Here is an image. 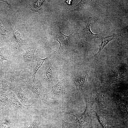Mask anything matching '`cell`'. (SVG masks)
I'll list each match as a JSON object with an SVG mask.
<instances>
[{"label":"cell","mask_w":128,"mask_h":128,"mask_svg":"<svg viewBox=\"0 0 128 128\" xmlns=\"http://www.w3.org/2000/svg\"><path fill=\"white\" fill-rule=\"evenodd\" d=\"M38 71L41 78L40 80L44 86L52 87L59 81L58 73L49 59L44 63Z\"/></svg>","instance_id":"6da1fadb"},{"label":"cell","mask_w":128,"mask_h":128,"mask_svg":"<svg viewBox=\"0 0 128 128\" xmlns=\"http://www.w3.org/2000/svg\"><path fill=\"white\" fill-rule=\"evenodd\" d=\"M86 107L84 111L79 114H73L70 115L76 118L75 122L78 124V128H93L92 116L93 103L89 102L88 99L85 98Z\"/></svg>","instance_id":"7a4b0ae2"},{"label":"cell","mask_w":128,"mask_h":128,"mask_svg":"<svg viewBox=\"0 0 128 128\" xmlns=\"http://www.w3.org/2000/svg\"><path fill=\"white\" fill-rule=\"evenodd\" d=\"M37 48L36 45L30 46L28 44L24 46L23 47L25 51L23 55V59L24 63V67L22 73L27 70L32 69L35 59L34 54Z\"/></svg>","instance_id":"3957f363"},{"label":"cell","mask_w":128,"mask_h":128,"mask_svg":"<svg viewBox=\"0 0 128 128\" xmlns=\"http://www.w3.org/2000/svg\"><path fill=\"white\" fill-rule=\"evenodd\" d=\"M64 83L62 80H59L51 87V89L46 95L47 98L59 102H64Z\"/></svg>","instance_id":"277c9868"},{"label":"cell","mask_w":128,"mask_h":128,"mask_svg":"<svg viewBox=\"0 0 128 128\" xmlns=\"http://www.w3.org/2000/svg\"><path fill=\"white\" fill-rule=\"evenodd\" d=\"M12 91L16 95L24 106H30L36 102L33 96L24 91L19 84Z\"/></svg>","instance_id":"5b68a950"},{"label":"cell","mask_w":128,"mask_h":128,"mask_svg":"<svg viewBox=\"0 0 128 128\" xmlns=\"http://www.w3.org/2000/svg\"><path fill=\"white\" fill-rule=\"evenodd\" d=\"M27 86L33 93V96L36 102L44 99L46 89L40 80L37 82L29 83Z\"/></svg>","instance_id":"8992f818"},{"label":"cell","mask_w":128,"mask_h":128,"mask_svg":"<svg viewBox=\"0 0 128 128\" xmlns=\"http://www.w3.org/2000/svg\"><path fill=\"white\" fill-rule=\"evenodd\" d=\"M89 75L87 72H82L77 74L73 78L72 84L76 87V91L73 94L80 90L83 91L88 85V79Z\"/></svg>","instance_id":"52a82bcc"},{"label":"cell","mask_w":128,"mask_h":128,"mask_svg":"<svg viewBox=\"0 0 128 128\" xmlns=\"http://www.w3.org/2000/svg\"><path fill=\"white\" fill-rule=\"evenodd\" d=\"M18 81L6 75L1 76L0 77L1 90L7 92L12 91L19 84Z\"/></svg>","instance_id":"ba28073f"},{"label":"cell","mask_w":128,"mask_h":128,"mask_svg":"<svg viewBox=\"0 0 128 128\" xmlns=\"http://www.w3.org/2000/svg\"><path fill=\"white\" fill-rule=\"evenodd\" d=\"M60 36L56 39H55L59 42V47L58 50L59 53H61L72 45L73 40L76 33L73 32L70 35L67 36L64 35L60 31Z\"/></svg>","instance_id":"9c48e42d"},{"label":"cell","mask_w":128,"mask_h":128,"mask_svg":"<svg viewBox=\"0 0 128 128\" xmlns=\"http://www.w3.org/2000/svg\"><path fill=\"white\" fill-rule=\"evenodd\" d=\"M9 32L8 35L11 40L18 44L21 50L23 46L28 45L23 39L18 31L16 30L11 22H9Z\"/></svg>","instance_id":"30bf717a"},{"label":"cell","mask_w":128,"mask_h":128,"mask_svg":"<svg viewBox=\"0 0 128 128\" xmlns=\"http://www.w3.org/2000/svg\"><path fill=\"white\" fill-rule=\"evenodd\" d=\"M9 102L7 109L18 112L26 111L25 107L20 102L16 95L13 92H9Z\"/></svg>","instance_id":"8fae6325"},{"label":"cell","mask_w":128,"mask_h":128,"mask_svg":"<svg viewBox=\"0 0 128 128\" xmlns=\"http://www.w3.org/2000/svg\"><path fill=\"white\" fill-rule=\"evenodd\" d=\"M93 100L92 102L96 103L102 110H105L107 107V104L105 95L100 89L94 91Z\"/></svg>","instance_id":"7c38bea8"},{"label":"cell","mask_w":128,"mask_h":128,"mask_svg":"<svg viewBox=\"0 0 128 128\" xmlns=\"http://www.w3.org/2000/svg\"><path fill=\"white\" fill-rule=\"evenodd\" d=\"M121 34L117 30L113 29L109 34L105 37H100L101 43L99 49V50L96 54V55L100 54L104 48L108 43L112 40L116 39L121 36Z\"/></svg>","instance_id":"4fadbf2b"},{"label":"cell","mask_w":128,"mask_h":128,"mask_svg":"<svg viewBox=\"0 0 128 128\" xmlns=\"http://www.w3.org/2000/svg\"><path fill=\"white\" fill-rule=\"evenodd\" d=\"M100 123L102 128H114L115 126L113 121L106 118V114L103 111L96 110L94 111Z\"/></svg>","instance_id":"5bb4252c"},{"label":"cell","mask_w":128,"mask_h":128,"mask_svg":"<svg viewBox=\"0 0 128 128\" xmlns=\"http://www.w3.org/2000/svg\"><path fill=\"white\" fill-rule=\"evenodd\" d=\"M92 17H90L88 18L87 23L85 27L82 30L81 32V37L84 38L87 41H91L92 39L100 38V34L93 33L90 29Z\"/></svg>","instance_id":"9a60e30c"},{"label":"cell","mask_w":128,"mask_h":128,"mask_svg":"<svg viewBox=\"0 0 128 128\" xmlns=\"http://www.w3.org/2000/svg\"><path fill=\"white\" fill-rule=\"evenodd\" d=\"M54 51L51 54L48 56L46 58L42 59L39 57L38 54H37L35 56V59L37 62V64L35 67L34 68L32 71V82H35L37 72L43 65L44 63L47 60L49 59L53 55L55 52Z\"/></svg>","instance_id":"2e32d148"},{"label":"cell","mask_w":128,"mask_h":128,"mask_svg":"<svg viewBox=\"0 0 128 128\" xmlns=\"http://www.w3.org/2000/svg\"><path fill=\"white\" fill-rule=\"evenodd\" d=\"M9 102V92L0 91V110L7 109Z\"/></svg>","instance_id":"e0dca14e"},{"label":"cell","mask_w":128,"mask_h":128,"mask_svg":"<svg viewBox=\"0 0 128 128\" xmlns=\"http://www.w3.org/2000/svg\"><path fill=\"white\" fill-rule=\"evenodd\" d=\"M41 117L40 115L35 116L31 121L20 128H42Z\"/></svg>","instance_id":"ac0fdd59"},{"label":"cell","mask_w":128,"mask_h":128,"mask_svg":"<svg viewBox=\"0 0 128 128\" xmlns=\"http://www.w3.org/2000/svg\"><path fill=\"white\" fill-rule=\"evenodd\" d=\"M115 100L118 110L123 116H128V109L126 105L119 99L115 98Z\"/></svg>","instance_id":"d6986e66"},{"label":"cell","mask_w":128,"mask_h":128,"mask_svg":"<svg viewBox=\"0 0 128 128\" xmlns=\"http://www.w3.org/2000/svg\"><path fill=\"white\" fill-rule=\"evenodd\" d=\"M10 55L8 51L0 45V62L3 65V62L5 60L8 62L10 61Z\"/></svg>","instance_id":"ffe728a7"},{"label":"cell","mask_w":128,"mask_h":128,"mask_svg":"<svg viewBox=\"0 0 128 128\" xmlns=\"http://www.w3.org/2000/svg\"><path fill=\"white\" fill-rule=\"evenodd\" d=\"M0 128H16L13 123L7 118H0Z\"/></svg>","instance_id":"44dd1931"},{"label":"cell","mask_w":128,"mask_h":128,"mask_svg":"<svg viewBox=\"0 0 128 128\" xmlns=\"http://www.w3.org/2000/svg\"><path fill=\"white\" fill-rule=\"evenodd\" d=\"M119 73H112L109 76L107 82L110 86L112 84L119 81L123 77V75Z\"/></svg>","instance_id":"7402d4cb"},{"label":"cell","mask_w":128,"mask_h":128,"mask_svg":"<svg viewBox=\"0 0 128 128\" xmlns=\"http://www.w3.org/2000/svg\"><path fill=\"white\" fill-rule=\"evenodd\" d=\"M44 1L43 0H38L31 2L29 5L31 10L35 12H38L41 9V6Z\"/></svg>","instance_id":"603a6c76"},{"label":"cell","mask_w":128,"mask_h":128,"mask_svg":"<svg viewBox=\"0 0 128 128\" xmlns=\"http://www.w3.org/2000/svg\"><path fill=\"white\" fill-rule=\"evenodd\" d=\"M62 124V128H78L77 123L75 122H68L60 117Z\"/></svg>","instance_id":"cb8c5ba5"},{"label":"cell","mask_w":128,"mask_h":128,"mask_svg":"<svg viewBox=\"0 0 128 128\" xmlns=\"http://www.w3.org/2000/svg\"><path fill=\"white\" fill-rule=\"evenodd\" d=\"M7 30L2 25L0 21V38L5 42H7L8 40L6 36Z\"/></svg>","instance_id":"d4e9b609"},{"label":"cell","mask_w":128,"mask_h":128,"mask_svg":"<svg viewBox=\"0 0 128 128\" xmlns=\"http://www.w3.org/2000/svg\"><path fill=\"white\" fill-rule=\"evenodd\" d=\"M92 0H81L74 7L75 10H77L83 6H88Z\"/></svg>","instance_id":"484cf974"},{"label":"cell","mask_w":128,"mask_h":128,"mask_svg":"<svg viewBox=\"0 0 128 128\" xmlns=\"http://www.w3.org/2000/svg\"><path fill=\"white\" fill-rule=\"evenodd\" d=\"M0 1H2L6 3L9 6L10 9H11V7L10 5L8 3L7 0H0Z\"/></svg>","instance_id":"4316f807"},{"label":"cell","mask_w":128,"mask_h":128,"mask_svg":"<svg viewBox=\"0 0 128 128\" xmlns=\"http://www.w3.org/2000/svg\"><path fill=\"white\" fill-rule=\"evenodd\" d=\"M115 128H125V127L123 126H117L115 127Z\"/></svg>","instance_id":"83f0119b"},{"label":"cell","mask_w":128,"mask_h":128,"mask_svg":"<svg viewBox=\"0 0 128 128\" xmlns=\"http://www.w3.org/2000/svg\"><path fill=\"white\" fill-rule=\"evenodd\" d=\"M1 83L0 82V91H1Z\"/></svg>","instance_id":"f1b7e54d"}]
</instances>
